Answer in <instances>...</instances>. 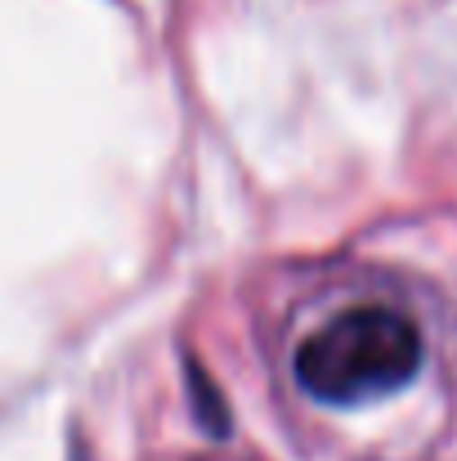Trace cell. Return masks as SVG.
<instances>
[{
  "instance_id": "1",
  "label": "cell",
  "mask_w": 457,
  "mask_h": 461,
  "mask_svg": "<svg viewBox=\"0 0 457 461\" xmlns=\"http://www.w3.org/2000/svg\"><path fill=\"white\" fill-rule=\"evenodd\" d=\"M292 372L309 399L359 408L404 390L422 372V331L399 309H345L297 349Z\"/></svg>"
}]
</instances>
